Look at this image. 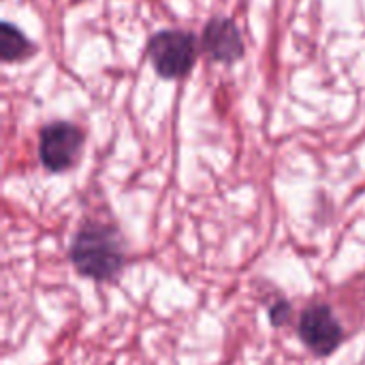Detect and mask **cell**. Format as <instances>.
I'll use <instances>...</instances> for the list:
<instances>
[{
	"instance_id": "3",
	"label": "cell",
	"mask_w": 365,
	"mask_h": 365,
	"mask_svg": "<svg viewBox=\"0 0 365 365\" xmlns=\"http://www.w3.org/2000/svg\"><path fill=\"white\" fill-rule=\"evenodd\" d=\"M83 130L73 122H51L41 128L38 135V158L41 165L51 173L71 169L83 148Z\"/></svg>"
},
{
	"instance_id": "4",
	"label": "cell",
	"mask_w": 365,
	"mask_h": 365,
	"mask_svg": "<svg viewBox=\"0 0 365 365\" xmlns=\"http://www.w3.org/2000/svg\"><path fill=\"white\" fill-rule=\"evenodd\" d=\"M297 334L317 357L334 355L344 340L340 321L336 319L334 310L325 304H314L302 312Z\"/></svg>"
},
{
	"instance_id": "1",
	"label": "cell",
	"mask_w": 365,
	"mask_h": 365,
	"mask_svg": "<svg viewBox=\"0 0 365 365\" xmlns=\"http://www.w3.org/2000/svg\"><path fill=\"white\" fill-rule=\"evenodd\" d=\"M68 259L77 274L96 282L115 280L126 265L120 233L101 222H86L75 233L68 248Z\"/></svg>"
},
{
	"instance_id": "5",
	"label": "cell",
	"mask_w": 365,
	"mask_h": 365,
	"mask_svg": "<svg viewBox=\"0 0 365 365\" xmlns=\"http://www.w3.org/2000/svg\"><path fill=\"white\" fill-rule=\"evenodd\" d=\"M201 49L212 62L235 64L244 58L246 45L242 30L229 17H212L201 34Z\"/></svg>"
},
{
	"instance_id": "6",
	"label": "cell",
	"mask_w": 365,
	"mask_h": 365,
	"mask_svg": "<svg viewBox=\"0 0 365 365\" xmlns=\"http://www.w3.org/2000/svg\"><path fill=\"white\" fill-rule=\"evenodd\" d=\"M36 53V45L11 21L0 26V58L2 62H21Z\"/></svg>"
},
{
	"instance_id": "7",
	"label": "cell",
	"mask_w": 365,
	"mask_h": 365,
	"mask_svg": "<svg viewBox=\"0 0 365 365\" xmlns=\"http://www.w3.org/2000/svg\"><path fill=\"white\" fill-rule=\"evenodd\" d=\"M291 319V304L289 302H276L272 308H269V321L274 327H282L287 325Z\"/></svg>"
},
{
	"instance_id": "2",
	"label": "cell",
	"mask_w": 365,
	"mask_h": 365,
	"mask_svg": "<svg viewBox=\"0 0 365 365\" xmlns=\"http://www.w3.org/2000/svg\"><path fill=\"white\" fill-rule=\"evenodd\" d=\"M199 56V41L186 30H160L148 41V58L163 79L186 77Z\"/></svg>"
}]
</instances>
